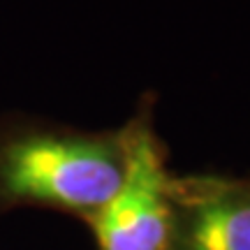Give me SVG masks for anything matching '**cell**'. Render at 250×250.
I'll return each instance as SVG.
<instances>
[{"instance_id":"1","label":"cell","mask_w":250,"mask_h":250,"mask_svg":"<svg viewBox=\"0 0 250 250\" xmlns=\"http://www.w3.org/2000/svg\"><path fill=\"white\" fill-rule=\"evenodd\" d=\"M130 125L81 130L12 116L0 121V213L23 206L88 220L123 183Z\"/></svg>"},{"instance_id":"2","label":"cell","mask_w":250,"mask_h":250,"mask_svg":"<svg viewBox=\"0 0 250 250\" xmlns=\"http://www.w3.org/2000/svg\"><path fill=\"white\" fill-rule=\"evenodd\" d=\"M153 121L151 98L127 118V174L116 195L86 220L98 250H167L169 246L171 171Z\"/></svg>"},{"instance_id":"3","label":"cell","mask_w":250,"mask_h":250,"mask_svg":"<svg viewBox=\"0 0 250 250\" xmlns=\"http://www.w3.org/2000/svg\"><path fill=\"white\" fill-rule=\"evenodd\" d=\"M167 250H250V176L171 174Z\"/></svg>"}]
</instances>
